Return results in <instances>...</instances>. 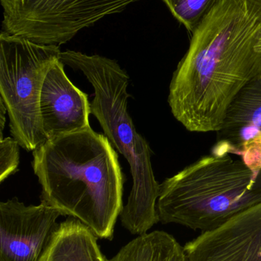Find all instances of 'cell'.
I'll return each instance as SVG.
<instances>
[{"label":"cell","instance_id":"obj_6","mask_svg":"<svg viewBox=\"0 0 261 261\" xmlns=\"http://www.w3.org/2000/svg\"><path fill=\"white\" fill-rule=\"evenodd\" d=\"M3 26L43 44H65L80 31L139 0H0Z\"/></svg>","mask_w":261,"mask_h":261},{"label":"cell","instance_id":"obj_12","mask_svg":"<svg viewBox=\"0 0 261 261\" xmlns=\"http://www.w3.org/2000/svg\"><path fill=\"white\" fill-rule=\"evenodd\" d=\"M108 261H185V252L173 236L155 231L138 236Z\"/></svg>","mask_w":261,"mask_h":261},{"label":"cell","instance_id":"obj_4","mask_svg":"<svg viewBox=\"0 0 261 261\" xmlns=\"http://www.w3.org/2000/svg\"><path fill=\"white\" fill-rule=\"evenodd\" d=\"M261 203V169L231 154L210 153L160 184L156 208L159 222L202 233L223 226Z\"/></svg>","mask_w":261,"mask_h":261},{"label":"cell","instance_id":"obj_3","mask_svg":"<svg viewBox=\"0 0 261 261\" xmlns=\"http://www.w3.org/2000/svg\"><path fill=\"white\" fill-rule=\"evenodd\" d=\"M60 60L82 72L91 84L94 90L91 114L130 165L133 186L120 216L121 223L132 234H147L159 222L156 204L160 184L153 172L150 144L138 133L128 112L129 75L116 61L101 55L66 50Z\"/></svg>","mask_w":261,"mask_h":261},{"label":"cell","instance_id":"obj_13","mask_svg":"<svg viewBox=\"0 0 261 261\" xmlns=\"http://www.w3.org/2000/svg\"><path fill=\"white\" fill-rule=\"evenodd\" d=\"M173 16L192 34L218 0H162Z\"/></svg>","mask_w":261,"mask_h":261},{"label":"cell","instance_id":"obj_2","mask_svg":"<svg viewBox=\"0 0 261 261\" xmlns=\"http://www.w3.org/2000/svg\"><path fill=\"white\" fill-rule=\"evenodd\" d=\"M41 202L112 240L124 208V173L105 135L91 127L46 140L33 151Z\"/></svg>","mask_w":261,"mask_h":261},{"label":"cell","instance_id":"obj_11","mask_svg":"<svg viewBox=\"0 0 261 261\" xmlns=\"http://www.w3.org/2000/svg\"><path fill=\"white\" fill-rule=\"evenodd\" d=\"M98 239L87 225L72 217L59 224L39 261H108Z\"/></svg>","mask_w":261,"mask_h":261},{"label":"cell","instance_id":"obj_8","mask_svg":"<svg viewBox=\"0 0 261 261\" xmlns=\"http://www.w3.org/2000/svg\"><path fill=\"white\" fill-rule=\"evenodd\" d=\"M211 153L236 154L255 171L261 169V76L240 90L228 106Z\"/></svg>","mask_w":261,"mask_h":261},{"label":"cell","instance_id":"obj_5","mask_svg":"<svg viewBox=\"0 0 261 261\" xmlns=\"http://www.w3.org/2000/svg\"><path fill=\"white\" fill-rule=\"evenodd\" d=\"M61 52L59 46L40 44L6 31L0 35V99L7 110L12 138L28 151L47 140L40 96L46 74Z\"/></svg>","mask_w":261,"mask_h":261},{"label":"cell","instance_id":"obj_15","mask_svg":"<svg viewBox=\"0 0 261 261\" xmlns=\"http://www.w3.org/2000/svg\"><path fill=\"white\" fill-rule=\"evenodd\" d=\"M6 113H7V110H6V107H5L4 103L3 101L0 99V138H3V130H4L5 124L6 122Z\"/></svg>","mask_w":261,"mask_h":261},{"label":"cell","instance_id":"obj_14","mask_svg":"<svg viewBox=\"0 0 261 261\" xmlns=\"http://www.w3.org/2000/svg\"><path fill=\"white\" fill-rule=\"evenodd\" d=\"M19 146L18 141L10 137L0 140V182L18 170Z\"/></svg>","mask_w":261,"mask_h":261},{"label":"cell","instance_id":"obj_9","mask_svg":"<svg viewBox=\"0 0 261 261\" xmlns=\"http://www.w3.org/2000/svg\"><path fill=\"white\" fill-rule=\"evenodd\" d=\"M185 261H261V203L184 246Z\"/></svg>","mask_w":261,"mask_h":261},{"label":"cell","instance_id":"obj_7","mask_svg":"<svg viewBox=\"0 0 261 261\" xmlns=\"http://www.w3.org/2000/svg\"><path fill=\"white\" fill-rule=\"evenodd\" d=\"M64 216L41 202L26 205L16 197L0 203V261H39Z\"/></svg>","mask_w":261,"mask_h":261},{"label":"cell","instance_id":"obj_10","mask_svg":"<svg viewBox=\"0 0 261 261\" xmlns=\"http://www.w3.org/2000/svg\"><path fill=\"white\" fill-rule=\"evenodd\" d=\"M58 60L44 78L40 96V115L48 139L90 128L91 114L87 95L68 79Z\"/></svg>","mask_w":261,"mask_h":261},{"label":"cell","instance_id":"obj_1","mask_svg":"<svg viewBox=\"0 0 261 261\" xmlns=\"http://www.w3.org/2000/svg\"><path fill=\"white\" fill-rule=\"evenodd\" d=\"M261 0H218L193 33L168 102L192 132H217L228 106L261 76Z\"/></svg>","mask_w":261,"mask_h":261}]
</instances>
